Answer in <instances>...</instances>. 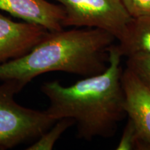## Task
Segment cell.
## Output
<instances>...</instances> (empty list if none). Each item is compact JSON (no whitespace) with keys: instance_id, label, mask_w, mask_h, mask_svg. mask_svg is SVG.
Segmentation results:
<instances>
[{"instance_id":"cell-1","label":"cell","mask_w":150,"mask_h":150,"mask_svg":"<svg viewBox=\"0 0 150 150\" xmlns=\"http://www.w3.org/2000/svg\"><path fill=\"white\" fill-rule=\"evenodd\" d=\"M122 56L113 44L109 49L108 65L103 72L69 86L58 81L45 83L41 91L50 102L48 113L56 120H74L78 138L87 141L113 137L127 116L121 82Z\"/></svg>"},{"instance_id":"cell-2","label":"cell","mask_w":150,"mask_h":150,"mask_svg":"<svg viewBox=\"0 0 150 150\" xmlns=\"http://www.w3.org/2000/svg\"><path fill=\"white\" fill-rule=\"evenodd\" d=\"M115 38L96 28L49 31L31 51L20 59L0 65V81L14 79L27 86L51 72H64L85 77L107 68L109 49Z\"/></svg>"},{"instance_id":"cell-3","label":"cell","mask_w":150,"mask_h":150,"mask_svg":"<svg viewBox=\"0 0 150 150\" xmlns=\"http://www.w3.org/2000/svg\"><path fill=\"white\" fill-rule=\"evenodd\" d=\"M24 87L14 79L0 84V149L37 140L57 121L47 110L24 107L15 101V95Z\"/></svg>"},{"instance_id":"cell-4","label":"cell","mask_w":150,"mask_h":150,"mask_svg":"<svg viewBox=\"0 0 150 150\" xmlns=\"http://www.w3.org/2000/svg\"><path fill=\"white\" fill-rule=\"evenodd\" d=\"M63 6V25L76 28H96L108 31L120 41L133 18L121 0H54Z\"/></svg>"},{"instance_id":"cell-5","label":"cell","mask_w":150,"mask_h":150,"mask_svg":"<svg viewBox=\"0 0 150 150\" xmlns=\"http://www.w3.org/2000/svg\"><path fill=\"white\" fill-rule=\"evenodd\" d=\"M48 32L38 24L13 21L0 13V65L26 55Z\"/></svg>"},{"instance_id":"cell-6","label":"cell","mask_w":150,"mask_h":150,"mask_svg":"<svg viewBox=\"0 0 150 150\" xmlns=\"http://www.w3.org/2000/svg\"><path fill=\"white\" fill-rule=\"evenodd\" d=\"M121 82L127 116L150 146V91L128 67L122 71Z\"/></svg>"},{"instance_id":"cell-7","label":"cell","mask_w":150,"mask_h":150,"mask_svg":"<svg viewBox=\"0 0 150 150\" xmlns=\"http://www.w3.org/2000/svg\"><path fill=\"white\" fill-rule=\"evenodd\" d=\"M0 10L24 22L42 26L49 31L64 28L65 13L63 6L47 0H0Z\"/></svg>"},{"instance_id":"cell-8","label":"cell","mask_w":150,"mask_h":150,"mask_svg":"<svg viewBox=\"0 0 150 150\" xmlns=\"http://www.w3.org/2000/svg\"><path fill=\"white\" fill-rule=\"evenodd\" d=\"M117 45L122 56L138 52L150 54V17L133 18L126 34Z\"/></svg>"},{"instance_id":"cell-9","label":"cell","mask_w":150,"mask_h":150,"mask_svg":"<svg viewBox=\"0 0 150 150\" xmlns=\"http://www.w3.org/2000/svg\"><path fill=\"white\" fill-rule=\"evenodd\" d=\"M75 125L74 120L61 118L58 120L52 126L39 137L34 143L27 148L28 150H51L56 142L64 134L65 131Z\"/></svg>"},{"instance_id":"cell-10","label":"cell","mask_w":150,"mask_h":150,"mask_svg":"<svg viewBox=\"0 0 150 150\" xmlns=\"http://www.w3.org/2000/svg\"><path fill=\"white\" fill-rule=\"evenodd\" d=\"M127 57V67L150 91V54L138 52Z\"/></svg>"},{"instance_id":"cell-11","label":"cell","mask_w":150,"mask_h":150,"mask_svg":"<svg viewBox=\"0 0 150 150\" xmlns=\"http://www.w3.org/2000/svg\"><path fill=\"white\" fill-rule=\"evenodd\" d=\"M117 150H150V146L142 139L134 124L128 118Z\"/></svg>"},{"instance_id":"cell-12","label":"cell","mask_w":150,"mask_h":150,"mask_svg":"<svg viewBox=\"0 0 150 150\" xmlns=\"http://www.w3.org/2000/svg\"><path fill=\"white\" fill-rule=\"evenodd\" d=\"M132 18L150 17V0H121Z\"/></svg>"}]
</instances>
